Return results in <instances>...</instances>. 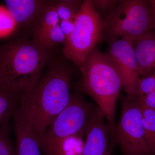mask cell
<instances>
[{
	"instance_id": "cell-15",
	"label": "cell",
	"mask_w": 155,
	"mask_h": 155,
	"mask_svg": "<svg viewBox=\"0 0 155 155\" xmlns=\"http://www.w3.org/2000/svg\"><path fill=\"white\" fill-rule=\"evenodd\" d=\"M32 40L46 48L52 50L57 45L65 44L67 38L59 24Z\"/></svg>"
},
{
	"instance_id": "cell-6",
	"label": "cell",
	"mask_w": 155,
	"mask_h": 155,
	"mask_svg": "<svg viewBox=\"0 0 155 155\" xmlns=\"http://www.w3.org/2000/svg\"><path fill=\"white\" fill-rule=\"evenodd\" d=\"M104 20L105 29L102 41H105L124 38L133 42L155 28L146 0H120Z\"/></svg>"
},
{
	"instance_id": "cell-3",
	"label": "cell",
	"mask_w": 155,
	"mask_h": 155,
	"mask_svg": "<svg viewBox=\"0 0 155 155\" xmlns=\"http://www.w3.org/2000/svg\"><path fill=\"white\" fill-rule=\"evenodd\" d=\"M79 69L78 89L97 103L107 120L110 144L114 146L116 103L123 87L118 67L110 56L96 48Z\"/></svg>"
},
{
	"instance_id": "cell-23",
	"label": "cell",
	"mask_w": 155,
	"mask_h": 155,
	"mask_svg": "<svg viewBox=\"0 0 155 155\" xmlns=\"http://www.w3.org/2000/svg\"><path fill=\"white\" fill-rule=\"evenodd\" d=\"M147 2L149 7L150 13L155 25V0H148Z\"/></svg>"
},
{
	"instance_id": "cell-2",
	"label": "cell",
	"mask_w": 155,
	"mask_h": 155,
	"mask_svg": "<svg viewBox=\"0 0 155 155\" xmlns=\"http://www.w3.org/2000/svg\"><path fill=\"white\" fill-rule=\"evenodd\" d=\"M54 54L32 40L10 39L0 45V86L21 99L36 85Z\"/></svg>"
},
{
	"instance_id": "cell-24",
	"label": "cell",
	"mask_w": 155,
	"mask_h": 155,
	"mask_svg": "<svg viewBox=\"0 0 155 155\" xmlns=\"http://www.w3.org/2000/svg\"><path fill=\"white\" fill-rule=\"evenodd\" d=\"M154 30H155V29H154Z\"/></svg>"
},
{
	"instance_id": "cell-1",
	"label": "cell",
	"mask_w": 155,
	"mask_h": 155,
	"mask_svg": "<svg viewBox=\"0 0 155 155\" xmlns=\"http://www.w3.org/2000/svg\"><path fill=\"white\" fill-rule=\"evenodd\" d=\"M69 62L62 54H54L44 75L20 99L19 109L36 136L44 132L70 102L74 69Z\"/></svg>"
},
{
	"instance_id": "cell-7",
	"label": "cell",
	"mask_w": 155,
	"mask_h": 155,
	"mask_svg": "<svg viewBox=\"0 0 155 155\" xmlns=\"http://www.w3.org/2000/svg\"><path fill=\"white\" fill-rule=\"evenodd\" d=\"M114 144L122 155H153L142 122L137 96L126 95L122 98V112L114 131Z\"/></svg>"
},
{
	"instance_id": "cell-20",
	"label": "cell",
	"mask_w": 155,
	"mask_h": 155,
	"mask_svg": "<svg viewBox=\"0 0 155 155\" xmlns=\"http://www.w3.org/2000/svg\"><path fill=\"white\" fill-rule=\"evenodd\" d=\"M155 91V72L146 77L140 78L137 85V96Z\"/></svg>"
},
{
	"instance_id": "cell-19",
	"label": "cell",
	"mask_w": 155,
	"mask_h": 155,
	"mask_svg": "<svg viewBox=\"0 0 155 155\" xmlns=\"http://www.w3.org/2000/svg\"><path fill=\"white\" fill-rule=\"evenodd\" d=\"M120 0H91L95 10L103 19L113 12Z\"/></svg>"
},
{
	"instance_id": "cell-13",
	"label": "cell",
	"mask_w": 155,
	"mask_h": 155,
	"mask_svg": "<svg viewBox=\"0 0 155 155\" xmlns=\"http://www.w3.org/2000/svg\"><path fill=\"white\" fill-rule=\"evenodd\" d=\"M20 98L0 86V126L11 119L19 107Z\"/></svg>"
},
{
	"instance_id": "cell-4",
	"label": "cell",
	"mask_w": 155,
	"mask_h": 155,
	"mask_svg": "<svg viewBox=\"0 0 155 155\" xmlns=\"http://www.w3.org/2000/svg\"><path fill=\"white\" fill-rule=\"evenodd\" d=\"M95 107L80 94H72L67 107L43 133L36 136L44 155H62V146L65 140L72 136L84 134L85 126Z\"/></svg>"
},
{
	"instance_id": "cell-22",
	"label": "cell",
	"mask_w": 155,
	"mask_h": 155,
	"mask_svg": "<svg viewBox=\"0 0 155 155\" xmlns=\"http://www.w3.org/2000/svg\"><path fill=\"white\" fill-rule=\"evenodd\" d=\"M59 25L67 39L74 29V20H60Z\"/></svg>"
},
{
	"instance_id": "cell-8",
	"label": "cell",
	"mask_w": 155,
	"mask_h": 155,
	"mask_svg": "<svg viewBox=\"0 0 155 155\" xmlns=\"http://www.w3.org/2000/svg\"><path fill=\"white\" fill-rule=\"evenodd\" d=\"M108 42L107 54L118 67L122 77V89L127 95H137V85L140 77L133 42L124 38H113Z\"/></svg>"
},
{
	"instance_id": "cell-5",
	"label": "cell",
	"mask_w": 155,
	"mask_h": 155,
	"mask_svg": "<svg viewBox=\"0 0 155 155\" xmlns=\"http://www.w3.org/2000/svg\"><path fill=\"white\" fill-rule=\"evenodd\" d=\"M105 29L104 21L91 0H84L74 19V29L64 45L62 54L79 69L96 45L102 41Z\"/></svg>"
},
{
	"instance_id": "cell-17",
	"label": "cell",
	"mask_w": 155,
	"mask_h": 155,
	"mask_svg": "<svg viewBox=\"0 0 155 155\" xmlns=\"http://www.w3.org/2000/svg\"><path fill=\"white\" fill-rule=\"evenodd\" d=\"M140 106L147 141L153 155H155V110Z\"/></svg>"
},
{
	"instance_id": "cell-16",
	"label": "cell",
	"mask_w": 155,
	"mask_h": 155,
	"mask_svg": "<svg viewBox=\"0 0 155 155\" xmlns=\"http://www.w3.org/2000/svg\"><path fill=\"white\" fill-rule=\"evenodd\" d=\"M81 0H59L55 1L54 6L60 20H74L83 4Z\"/></svg>"
},
{
	"instance_id": "cell-18",
	"label": "cell",
	"mask_w": 155,
	"mask_h": 155,
	"mask_svg": "<svg viewBox=\"0 0 155 155\" xmlns=\"http://www.w3.org/2000/svg\"><path fill=\"white\" fill-rule=\"evenodd\" d=\"M11 119L0 126V155H16L11 137Z\"/></svg>"
},
{
	"instance_id": "cell-11",
	"label": "cell",
	"mask_w": 155,
	"mask_h": 155,
	"mask_svg": "<svg viewBox=\"0 0 155 155\" xmlns=\"http://www.w3.org/2000/svg\"><path fill=\"white\" fill-rule=\"evenodd\" d=\"M140 77L155 72V30L150 31L133 42Z\"/></svg>"
},
{
	"instance_id": "cell-10",
	"label": "cell",
	"mask_w": 155,
	"mask_h": 155,
	"mask_svg": "<svg viewBox=\"0 0 155 155\" xmlns=\"http://www.w3.org/2000/svg\"><path fill=\"white\" fill-rule=\"evenodd\" d=\"M54 2L51 0H6L4 2L16 25L31 30L43 12Z\"/></svg>"
},
{
	"instance_id": "cell-21",
	"label": "cell",
	"mask_w": 155,
	"mask_h": 155,
	"mask_svg": "<svg viewBox=\"0 0 155 155\" xmlns=\"http://www.w3.org/2000/svg\"><path fill=\"white\" fill-rule=\"evenodd\" d=\"M137 97L140 105L155 110V91Z\"/></svg>"
},
{
	"instance_id": "cell-12",
	"label": "cell",
	"mask_w": 155,
	"mask_h": 155,
	"mask_svg": "<svg viewBox=\"0 0 155 155\" xmlns=\"http://www.w3.org/2000/svg\"><path fill=\"white\" fill-rule=\"evenodd\" d=\"M14 133L16 155H41L37 137L30 127H19Z\"/></svg>"
},
{
	"instance_id": "cell-9",
	"label": "cell",
	"mask_w": 155,
	"mask_h": 155,
	"mask_svg": "<svg viewBox=\"0 0 155 155\" xmlns=\"http://www.w3.org/2000/svg\"><path fill=\"white\" fill-rule=\"evenodd\" d=\"M105 119L96 106L84 129L82 155H112L110 131Z\"/></svg>"
},
{
	"instance_id": "cell-14",
	"label": "cell",
	"mask_w": 155,
	"mask_h": 155,
	"mask_svg": "<svg viewBox=\"0 0 155 155\" xmlns=\"http://www.w3.org/2000/svg\"><path fill=\"white\" fill-rule=\"evenodd\" d=\"M55 1L45 9L32 27V38H35L60 23V19L54 6Z\"/></svg>"
}]
</instances>
